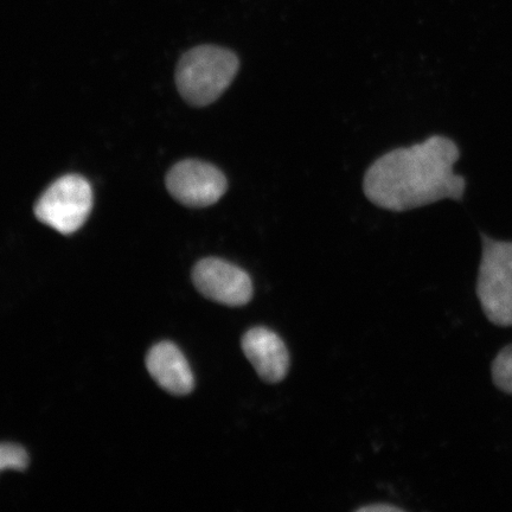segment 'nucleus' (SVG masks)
<instances>
[{
	"label": "nucleus",
	"instance_id": "nucleus-1",
	"mask_svg": "<svg viewBox=\"0 0 512 512\" xmlns=\"http://www.w3.org/2000/svg\"><path fill=\"white\" fill-rule=\"evenodd\" d=\"M460 150L452 139L431 136L377 158L363 178L364 195L374 206L393 213L453 200L462 201L467 182L454 172Z\"/></svg>",
	"mask_w": 512,
	"mask_h": 512
},
{
	"label": "nucleus",
	"instance_id": "nucleus-2",
	"mask_svg": "<svg viewBox=\"0 0 512 512\" xmlns=\"http://www.w3.org/2000/svg\"><path fill=\"white\" fill-rule=\"evenodd\" d=\"M239 68V57L233 51L215 46L196 47L178 62V92L192 106H208L227 91Z\"/></svg>",
	"mask_w": 512,
	"mask_h": 512
},
{
	"label": "nucleus",
	"instance_id": "nucleus-3",
	"mask_svg": "<svg viewBox=\"0 0 512 512\" xmlns=\"http://www.w3.org/2000/svg\"><path fill=\"white\" fill-rule=\"evenodd\" d=\"M477 297L492 324L512 326V241H501L482 234Z\"/></svg>",
	"mask_w": 512,
	"mask_h": 512
},
{
	"label": "nucleus",
	"instance_id": "nucleus-4",
	"mask_svg": "<svg viewBox=\"0 0 512 512\" xmlns=\"http://www.w3.org/2000/svg\"><path fill=\"white\" fill-rule=\"evenodd\" d=\"M93 207L91 184L79 175L63 176L43 192L35 206L38 221L69 235L79 230Z\"/></svg>",
	"mask_w": 512,
	"mask_h": 512
},
{
	"label": "nucleus",
	"instance_id": "nucleus-5",
	"mask_svg": "<svg viewBox=\"0 0 512 512\" xmlns=\"http://www.w3.org/2000/svg\"><path fill=\"white\" fill-rule=\"evenodd\" d=\"M166 188L175 200L185 207L213 206L226 194L227 178L216 166L202 160H183L166 176Z\"/></svg>",
	"mask_w": 512,
	"mask_h": 512
},
{
	"label": "nucleus",
	"instance_id": "nucleus-6",
	"mask_svg": "<svg viewBox=\"0 0 512 512\" xmlns=\"http://www.w3.org/2000/svg\"><path fill=\"white\" fill-rule=\"evenodd\" d=\"M192 280L204 297L222 305L245 306L253 298V281L242 268L222 259L197 262Z\"/></svg>",
	"mask_w": 512,
	"mask_h": 512
},
{
	"label": "nucleus",
	"instance_id": "nucleus-7",
	"mask_svg": "<svg viewBox=\"0 0 512 512\" xmlns=\"http://www.w3.org/2000/svg\"><path fill=\"white\" fill-rule=\"evenodd\" d=\"M241 347L256 374L267 383H279L290 370V352L277 332L256 326L242 337Z\"/></svg>",
	"mask_w": 512,
	"mask_h": 512
},
{
	"label": "nucleus",
	"instance_id": "nucleus-8",
	"mask_svg": "<svg viewBox=\"0 0 512 512\" xmlns=\"http://www.w3.org/2000/svg\"><path fill=\"white\" fill-rule=\"evenodd\" d=\"M146 367L159 387L172 395H188L194 389V375L187 358L175 344L162 342L155 345L146 357Z\"/></svg>",
	"mask_w": 512,
	"mask_h": 512
},
{
	"label": "nucleus",
	"instance_id": "nucleus-9",
	"mask_svg": "<svg viewBox=\"0 0 512 512\" xmlns=\"http://www.w3.org/2000/svg\"><path fill=\"white\" fill-rule=\"evenodd\" d=\"M491 374L495 386L512 395V344L498 352L492 362Z\"/></svg>",
	"mask_w": 512,
	"mask_h": 512
},
{
	"label": "nucleus",
	"instance_id": "nucleus-10",
	"mask_svg": "<svg viewBox=\"0 0 512 512\" xmlns=\"http://www.w3.org/2000/svg\"><path fill=\"white\" fill-rule=\"evenodd\" d=\"M29 465V456L23 447L3 444L0 448V469L24 471Z\"/></svg>",
	"mask_w": 512,
	"mask_h": 512
},
{
	"label": "nucleus",
	"instance_id": "nucleus-11",
	"mask_svg": "<svg viewBox=\"0 0 512 512\" xmlns=\"http://www.w3.org/2000/svg\"><path fill=\"white\" fill-rule=\"evenodd\" d=\"M358 511H401L400 508L394 507V505H388V504H374V505H367V507H362L358 509Z\"/></svg>",
	"mask_w": 512,
	"mask_h": 512
}]
</instances>
